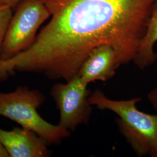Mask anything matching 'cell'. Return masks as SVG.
Masks as SVG:
<instances>
[{"label": "cell", "mask_w": 157, "mask_h": 157, "mask_svg": "<svg viewBox=\"0 0 157 157\" xmlns=\"http://www.w3.org/2000/svg\"><path fill=\"white\" fill-rule=\"evenodd\" d=\"M152 157H157V148L154 152L152 153L151 155Z\"/></svg>", "instance_id": "13"}, {"label": "cell", "mask_w": 157, "mask_h": 157, "mask_svg": "<svg viewBox=\"0 0 157 157\" xmlns=\"http://www.w3.org/2000/svg\"><path fill=\"white\" fill-rule=\"evenodd\" d=\"M9 155L7 153L5 148L0 143V157H9Z\"/></svg>", "instance_id": "12"}, {"label": "cell", "mask_w": 157, "mask_h": 157, "mask_svg": "<svg viewBox=\"0 0 157 157\" xmlns=\"http://www.w3.org/2000/svg\"><path fill=\"white\" fill-rule=\"evenodd\" d=\"M0 143L10 157L50 156L48 142L33 131L22 127L11 130L0 128Z\"/></svg>", "instance_id": "6"}, {"label": "cell", "mask_w": 157, "mask_h": 157, "mask_svg": "<svg viewBox=\"0 0 157 157\" xmlns=\"http://www.w3.org/2000/svg\"><path fill=\"white\" fill-rule=\"evenodd\" d=\"M50 17L42 0H22L12 15L0 54L6 61L28 49L41 25Z\"/></svg>", "instance_id": "4"}, {"label": "cell", "mask_w": 157, "mask_h": 157, "mask_svg": "<svg viewBox=\"0 0 157 157\" xmlns=\"http://www.w3.org/2000/svg\"><path fill=\"white\" fill-rule=\"evenodd\" d=\"M12 15V8L8 6H0V54Z\"/></svg>", "instance_id": "9"}, {"label": "cell", "mask_w": 157, "mask_h": 157, "mask_svg": "<svg viewBox=\"0 0 157 157\" xmlns=\"http://www.w3.org/2000/svg\"><path fill=\"white\" fill-rule=\"evenodd\" d=\"M140 97L127 100H113L100 90L91 93L90 104L100 109H107L118 115V129L137 155H151L157 148V113L139 111L136 104Z\"/></svg>", "instance_id": "2"}, {"label": "cell", "mask_w": 157, "mask_h": 157, "mask_svg": "<svg viewBox=\"0 0 157 157\" xmlns=\"http://www.w3.org/2000/svg\"><path fill=\"white\" fill-rule=\"evenodd\" d=\"M66 82L54 84L50 95L59 111L58 124L71 132L80 124H89L93 109L89 84L78 75Z\"/></svg>", "instance_id": "5"}, {"label": "cell", "mask_w": 157, "mask_h": 157, "mask_svg": "<svg viewBox=\"0 0 157 157\" xmlns=\"http://www.w3.org/2000/svg\"><path fill=\"white\" fill-rule=\"evenodd\" d=\"M157 42V2L153 7L146 34L141 43L133 62L144 70L153 65L157 61L154 47Z\"/></svg>", "instance_id": "8"}, {"label": "cell", "mask_w": 157, "mask_h": 157, "mask_svg": "<svg viewBox=\"0 0 157 157\" xmlns=\"http://www.w3.org/2000/svg\"><path fill=\"white\" fill-rule=\"evenodd\" d=\"M155 55H156V57H157V51H156V52H155Z\"/></svg>", "instance_id": "14"}, {"label": "cell", "mask_w": 157, "mask_h": 157, "mask_svg": "<svg viewBox=\"0 0 157 157\" xmlns=\"http://www.w3.org/2000/svg\"><path fill=\"white\" fill-rule=\"evenodd\" d=\"M116 52L111 46L100 45L93 51L80 67L78 75L86 83L106 82L118 69Z\"/></svg>", "instance_id": "7"}, {"label": "cell", "mask_w": 157, "mask_h": 157, "mask_svg": "<svg viewBox=\"0 0 157 157\" xmlns=\"http://www.w3.org/2000/svg\"><path fill=\"white\" fill-rule=\"evenodd\" d=\"M45 100L42 93L27 86H19L8 93L0 91V115L33 131L50 145H58L71 133L58 124L48 122L40 115L37 109Z\"/></svg>", "instance_id": "3"}, {"label": "cell", "mask_w": 157, "mask_h": 157, "mask_svg": "<svg viewBox=\"0 0 157 157\" xmlns=\"http://www.w3.org/2000/svg\"><path fill=\"white\" fill-rule=\"evenodd\" d=\"M51 19L32 44L0 61V75L43 74L67 82L78 75L91 52L108 45L119 67L133 62L157 0H42Z\"/></svg>", "instance_id": "1"}, {"label": "cell", "mask_w": 157, "mask_h": 157, "mask_svg": "<svg viewBox=\"0 0 157 157\" xmlns=\"http://www.w3.org/2000/svg\"><path fill=\"white\" fill-rule=\"evenodd\" d=\"M147 99L157 113V84L147 95Z\"/></svg>", "instance_id": "10"}, {"label": "cell", "mask_w": 157, "mask_h": 157, "mask_svg": "<svg viewBox=\"0 0 157 157\" xmlns=\"http://www.w3.org/2000/svg\"><path fill=\"white\" fill-rule=\"evenodd\" d=\"M22 0H0V6H8L12 9L17 7Z\"/></svg>", "instance_id": "11"}]
</instances>
